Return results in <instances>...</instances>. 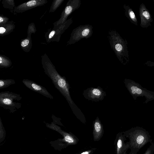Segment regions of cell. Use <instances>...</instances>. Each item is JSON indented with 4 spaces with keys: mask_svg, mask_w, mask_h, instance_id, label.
<instances>
[{
    "mask_svg": "<svg viewBox=\"0 0 154 154\" xmlns=\"http://www.w3.org/2000/svg\"><path fill=\"white\" fill-rule=\"evenodd\" d=\"M41 58L42 67L45 74L51 79L55 88L65 97L76 116L80 120H82L85 122L84 116L71 98L69 85L66 78L57 72L46 54L42 55Z\"/></svg>",
    "mask_w": 154,
    "mask_h": 154,
    "instance_id": "cell-1",
    "label": "cell"
},
{
    "mask_svg": "<svg viewBox=\"0 0 154 154\" xmlns=\"http://www.w3.org/2000/svg\"><path fill=\"white\" fill-rule=\"evenodd\" d=\"M107 37L111 48L120 62L124 65L129 61L128 42L115 29L109 30Z\"/></svg>",
    "mask_w": 154,
    "mask_h": 154,
    "instance_id": "cell-2",
    "label": "cell"
},
{
    "mask_svg": "<svg viewBox=\"0 0 154 154\" xmlns=\"http://www.w3.org/2000/svg\"><path fill=\"white\" fill-rule=\"evenodd\" d=\"M122 132L129 139L128 142L130 149H135L139 151L146 144L152 141L149 133L142 127L137 126Z\"/></svg>",
    "mask_w": 154,
    "mask_h": 154,
    "instance_id": "cell-3",
    "label": "cell"
},
{
    "mask_svg": "<svg viewBox=\"0 0 154 154\" xmlns=\"http://www.w3.org/2000/svg\"><path fill=\"white\" fill-rule=\"evenodd\" d=\"M19 94L9 91L0 92V106L13 113L21 107L18 101L22 99Z\"/></svg>",
    "mask_w": 154,
    "mask_h": 154,
    "instance_id": "cell-4",
    "label": "cell"
},
{
    "mask_svg": "<svg viewBox=\"0 0 154 154\" xmlns=\"http://www.w3.org/2000/svg\"><path fill=\"white\" fill-rule=\"evenodd\" d=\"M125 86L134 100L138 97L144 96L146 103L154 99V92L143 88L139 84L130 79L124 80Z\"/></svg>",
    "mask_w": 154,
    "mask_h": 154,
    "instance_id": "cell-5",
    "label": "cell"
},
{
    "mask_svg": "<svg viewBox=\"0 0 154 154\" xmlns=\"http://www.w3.org/2000/svg\"><path fill=\"white\" fill-rule=\"evenodd\" d=\"M93 32V26L91 25H80L73 30L67 45L74 44L82 38H88L91 36Z\"/></svg>",
    "mask_w": 154,
    "mask_h": 154,
    "instance_id": "cell-6",
    "label": "cell"
},
{
    "mask_svg": "<svg viewBox=\"0 0 154 154\" xmlns=\"http://www.w3.org/2000/svg\"><path fill=\"white\" fill-rule=\"evenodd\" d=\"M81 5L80 0H69L67 3L60 15V18L54 23V28L61 25L67 20L68 17L75 10L79 8Z\"/></svg>",
    "mask_w": 154,
    "mask_h": 154,
    "instance_id": "cell-7",
    "label": "cell"
},
{
    "mask_svg": "<svg viewBox=\"0 0 154 154\" xmlns=\"http://www.w3.org/2000/svg\"><path fill=\"white\" fill-rule=\"evenodd\" d=\"M83 94L86 99L95 102L103 100L106 95V92L100 87L87 88L84 91Z\"/></svg>",
    "mask_w": 154,
    "mask_h": 154,
    "instance_id": "cell-8",
    "label": "cell"
},
{
    "mask_svg": "<svg viewBox=\"0 0 154 154\" xmlns=\"http://www.w3.org/2000/svg\"><path fill=\"white\" fill-rule=\"evenodd\" d=\"M127 139L122 132L118 133L116 135L114 142L116 154H127L126 152L129 149L128 142L125 143Z\"/></svg>",
    "mask_w": 154,
    "mask_h": 154,
    "instance_id": "cell-9",
    "label": "cell"
},
{
    "mask_svg": "<svg viewBox=\"0 0 154 154\" xmlns=\"http://www.w3.org/2000/svg\"><path fill=\"white\" fill-rule=\"evenodd\" d=\"M48 2L47 0H30L15 6L14 13H23L37 7L43 5Z\"/></svg>",
    "mask_w": 154,
    "mask_h": 154,
    "instance_id": "cell-10",
    "label": "cell"
},
{
    "mask_svg": "<svg viewBox=\"0 0 154 154\" xmlns=\"http://www.w3.org/2000/svg\"><path fill=\"white\" fill-rule=\"evenodd\" d=\"M139 14L140 19V26L143 28L151 26L153 21L152 16L149 11L143 3L140 5Z\"/></svg>",
    "mask_w": 154,
    "mask_h": 154,
    "instance_id": "cell-11",
    "label": "cell"
},
{
    "mask_svg": "<svg viewBox=\"0 0 154 154\" xmlns=\"http://www.w3.org/2000/svg\"><path fill=\"white\" fill-rule=\"evenodd\" d=\"M22 82L26 87L31 90L51 99H53L52 96L43 86L32 81L27 79H23Z\"/></svg>",
    "mask_w": 154,
    "mask_h": 154,
    "instance_id": "cell-12",
    "label": "cell"
},
{
    "mask_svg": "<svg viewBox=\"0 0 154 154\" xmlns=\"http://www.w3.org/2000/svg\"><path fill=\"white\" fill-rule=\"evenodd\" d=\"M93 135L95 141L100 140L103 136V126L98 117H97L93 122Z\"/></svg>",
    "mask_w": 154,
    "mask_h": 154,
    "instance_id": "cell-13",
    "label": "cell"
},
{
    "mask_svg": "<svg viewBox=\"0 0 154 154\" xmlns=\"http://www.w3.org/2000/svg\"><path fill=\"white\" fill-rule=\"evenodd\" d=\"M15 27V22L13 20L0 23V36L9 34L13 32Z\"/></svg>",
    "mask_w": 154,
    "mask_h": 154,
    "instance_id": "cell-14",
    "label": "cell"
},
{
    "mask_svg": "<svg viewBox=\"0 0 154 154\" xmlns=\"http://www.w3.org/2000/svg\"><path fill=\"white\" fill-rule=\"evenodd\" d=\"M61 35L54 29H49L45 33V37L47 42L48 43L51 42H59Z\"/></svg>",
    "mask_w": 154,
    "mask_h": 154,
    "instance_id": "cell-15",
    "label": "cell"
},
{
    "mask_svg": "<svg viewBox=\"0 0 154 154\" xmlns=\"http://www.w3.org/2000/svg\"><path fill=\"white\" fill-rule=\"evenodd\" d=\"M125 16L128 19L130 22L134 25L137 26V20L136 17L133 10L128 5L125 4L123 5Z\"/></svg>",
    "mask_w": 154,
    "mask_h": 154,
    "instance_id": "cell-16",
    "label": "cell"
},
{
    "mask_svg": "<svg viewBox=\"0 0 154 154\" xmlns=\"http://www.w3.org/2000/svg\"><path fill=\"white\" fill-rule=\"evenodd\" d=\"M21 48L26 52L30 51L32 46V42L31 36H27L26 38L22 39L20 42Z\"/></svg>",
    "mask_w": 154,
    "mask_h": 154,
    "instance_id": "cell-17",
    "label": "cell"
},
{
    "mask_svg": "<svg viewBox=\"0 0 154 154\" xmlns=\"http://www.w3.org/2000/svg\"><path fill=\"white\" fill-rule=\"evenodd\" d=\"M12 65V62L8 57L0 54V69L10 67Z\"/></svg>",
    "mask_w": 154,
    "mask_h": 154,
    "instance_id": "cell-18",
    "label": "cell"
},
{
    "mask_svg": "<svg viewBox=\"0 0 154 154\" xmlns=\"http://www.w3.org/2000/svg\"><path fill=\"white\" fill-rule=\"evenodd\" d=\"M2 3L4 8L9 9L12 13H14V10L15 7L14 0H3Z\"/></svg>",
    "mask_w": 154,
    "mask_h": 154,
    "instance_id": "cell-19",
    "label": "cell"
},
{
    "mask_svg": "<svg viewBox=\"0 0 154 154\" xmlns=\"http://www.w3.org/2000/svg\"><path fill=\"white\" fill-rule=\"evenodd\" d=\"M15 83L14 80L12 79H0V89L8 87Z\"/></svg>",
    "mask_w": 154,
    "mask_h": 154,
    "instance_id": "cell-20",
    "label": "cell"
},
{
    "mask_svg": "<svg viewBox=\"0 0 154 154\" xmlns=\"http://www.w3.org/2000/svg\"><path fill=\"white\" fill-rule=\"evenodd\" d=\"M64 0H54L50 7L49 12H54L59 8Z\"/></svg>",
    "mask_w": 154,
    "mask_h": 154,
    "instance_id": "cell-21",
    "label": "cell"
},
{
    "mask_svg": "<svg viewBox=\"0 0 154 154\" xmlns=\"http://www.w3.org/2000/svg\"><path fill=\"white\" fill-rule=\"evenodd\" d=\"M6 135V131L0 117V143L5 140Z\"/></svg>",
    "mask_w": 154,
    "mask_h": 154,
    "instance_id": "cell-22",
    "label": "cell"
},
{
    "mask_svg": "<svg viewBox=\"0 0 154 154\" xmlns=\"http://www.w3.org/2000/svg\"><path fill=\"white\" fill-rule=\"evenodd\" d=\"M36 31V29L35 24L33 23H30L28 26L27 36H31L32 34H35Z\"/></svg>",
    "mask_w": 154,
    "mask_h": 154,
    "instance_id": "cell-23",
    "label": "cell"
},
{
    "mask_svg": "<svg viewBox=\"0 0 154 154\" xmlns=\"http://www.w3.org/2000/svg\"><path fill=\"white\" fill-rule=\"evenodd\" d=\"M150 143V145L143 154H154V143L152 142Z\"/></svg>",
    "mask_w": 154,
    "mask_h": 154,
    "instance_id": "cell-24",
    "label": "cell"
},
{
    "mask_svg": "<svg viewBox=\"0 0 154 154\" xmlns=\"http://www.w3.org/2000/svg\"><path fill=\"white\" fill-rule=\"evenodd\" d=\"M9 18L2 14H0V23L6 22L9 21Z\"/></svg>",
    "mask_w": 154,
    "mask_h": 154,
    "instance_id": "cell-25",
    "label": "cell"
},
{
    "mask_svg": "<svg viewBox=\"0 0 154 154\" xmlns=\"http://www.w3.org/2000/svg\"><path fill=\"white\" fill-rule=\"evenodd\" d=\"M64 139L65 141L69 143H72L74 142V140L72 137L69 135H66L65 136Z\"/></svg>",
    "mask_w": 154,
    "mask_h": 154,
    "instance_id": "cell-26",
    "label": "cell"
},
{
    "mask_svg": "<svg viewBox=\"0 0 154 154\" xmlns=\"http://www.w3.org/2000/svg\"><path fill=\"white\" fill-rule=\"evenodd\" d=\"M95 149H93V150H91L88 151H85L81 153V154H91L92 152H94V151Z\"/></svg>",
    "mask_w": 154,
    "mask_h": 154,
    "instance_id": "cell-27",
    "label": "cell"
},
{
    "mask_svg": "<svg viewBox=\"0 0 154 154\" xmlns=\"http://www.w3.org/2000/svg\"><path fill=\"white\" fill-rule=\"evenodd\" d=\"M130 152L128 154H137L138 151L135 149H131Z\"/></svg>",
    "mask_w": 154,
    "mask_h": 154,
    "instance_id": "cell-28",
    "label": "cell"
},
{
    "mask_svg": "<svg viewBox=\"0 0 154 154\" xmlns=\"http://www.w3.org/2000/svg\"><path fill=\"white\" fill-rule=\"evenodd\" d=\"M1 1V0H0V2Z\"/></svg>",
    "mask_w": 154,
    "mask_h": 154,
    "instance_id": "cell-29",
    "label": "cell"
}]
</instances>
